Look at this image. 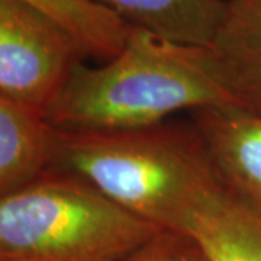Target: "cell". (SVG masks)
Instances as JSON below:
<instances>
[{"label":"cell","mask_w":261,"mask_h":261,"mask_svg":"<svg viewBox=\"0 0 261 261\" xmlns=\"http://www.w3.org/2000/svg\"><path fill=\"white\" fill-rule=\"evenodd\" d=\"M186 235L207 261H261V215L226 189L197 211Z\"/></svg>","instance_id":"obj_8"},{"label":"cell","mask_w":261,"mask_h":261,"mask_svg":"<svg viewBox=\"0 0 261 261\" xmlns=\"http://www.w3.org/2000/svg\"><path fill=\"white\" fill-rule=\"evenodd\" d=\"M135 28L174 44L207 47L224 18L226 0H96Z\"/></svg>","instance_id":"obj_9"},{"label":"cell","mask_w":261,"mask_h":261,"mask_svg":"<svg viewBox=\"0 0 261 261\" xmlns=\"http://www.w3.org/2000/svg\"><path fill=\"white\" fill-rule=\"evenodd\" d=\"M84 57L45 16L20 0H0V96L37 108L48 103Z\"/></svg>","instance_id":"obj_4"},{"label":"cell","mask_w":261,"mask_h":261,"mask_svg":"<svg viewBox=\"0 0 261 261\" xmlns=\"http://www.w3.org/2000/svg\"><path fill=\"white\" fill-rule=\"evenodd\" d=\"M53 170L75 173L132 214L185 235L197 211L225 189L193 122L105 134L60 130Z\"/></svg>","instance_id":"obj_1"},{"label":"cell","mask_w":261,"mask_h":261,"mask_svg":"<svg viewBox=\"0 0 261 261\" xmlns=\"http://www.w3.org/2000/svg\"><path fill=\"white\" fill-rule=\"evenodd\" d=\"M39 12L70 38L84 60L108 63L129 42L134 28L96 0H20Z\"/></svg>","instance_id":"obj_10"},{"label":"cell","mask_w":261,"mask_h":261,"mask_svg":"<svg viewBox=\"0 0 261 261\" xmlns=\"http://www.w3.org/2000/svg\"><path fill=\"white\" fill-rule=\"evenodd\" d=\"M186 261H207L205 258V255L200 252V250L197 248V245H196V248H195V251L192 252L189 257H187V260Z\"/></svg>","instance_id":"obj_12"},{"label":"cell","mask_w":261,"mask_h":261,"mask_svg":"<svg viewBox=\"0 0 261 261\" xmlns=\"http://www.w3.org/2000/svg\"><path fill=\"white\" fill-rule=\"evenodd\" d=\"M224 187L261 215V115L238 106L192 111Z\"/></svg>","instance_id":"obj_5"},{"label":"cell","mask_w":261,"mask_h":261,"mask_svg":"<svg viewBox=\"0 0 261 261\" xmlns=\"http://www.w3.org/2000/svg\"><path fill=\"white\" fill-rule=\"evenodd\" d=\"M202 63L238 108L261 115V0H226Z\"/></svg>","instance_id":"obj_6"},{"label":"cell","mask_w":261,"mask_h":261,"mask_svg":"<svg viewBox=\"0 0 261 261\" xmlns=\"http://www.w3.org/2000/svg\"><path fill=\"white\" fill-rule=\"evenodd\" d=\"M161 231L65 170L0 197V261H121Z\"/></svg>","instance_id":"obj_3"},{"label":"cell","mask_w":261,"mask_h":261,"mask_svg":"<svg viewBox=\"0 0 261 261\" xmlns=\"http://www.w3.org/2000/svg\"><path fill=\"white\" fill-rule=\"evenodd\" d=\"M195 248L187 235L166 229L121 261H186Z\"/></svg>","instance_id":"obj_11"},{"label":"cell","mask_w":261,"mask_h":261,"mask_svg":"<svg viewBox=\"0 0 261 261\" xmlns=\"http://www.w3.org/2000/svg\"><path fill=\"white\" fill-rule=\"evenodd\" d=\"M60 130L37 108L0 96V196L54 168Z\"/></svg>","instance_id":"obj_7"},{"label":"cell","mask_w":261,"mask_h":261,"mask_svg":"<svg viewBox=\"0 0 261 261\" xmlns=\"http://www.w3.org/2000/svg\"><path fill=\"white\" fill-rule=\"evenodd\" d=\"M199 48L134 28L113 60L75 65L48 103L45 119L68 134H105L161 123L180 111L237 106L202 63Z\"/></svg>","instance_id":"obj_2"}]
</instances>
